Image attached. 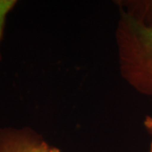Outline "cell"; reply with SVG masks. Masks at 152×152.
Here are the masks:
<instances>
[{
  "mask_svg": "<svg viewBox=\"0 0 152 152\" xmlns=\"http://www.w3.org/2000/svg\"><path fill=\"white\" fill-rule=\"evenodd\" d=\"M117 42L123 77L138 92L152 96V26L124 12Z\"/></svg>",
  "mask_w": 152,
  "mask_h": 152,
  "instance_id": "cell-1",
  "label": "cell"
},
{
  "mask_svg": "<svg viewBox=\"0 0 152 152\" xmlns=\"http://www.w3.org/2000/svg\"><path fill=\"white\" fill-rule=\"evenodd\" d=\"M26 140L12 139L0 143V152H22Z\"/></svg>",
  "mask_w": 152,
  "mask_h": 152,
  "instance_id": "cell-2",
  "label": "cell"
},
{
  "mask_svg": "<svg viewBox=\"0 0 152 152\" xmlns=\"http://www.w3.org/2000/svg\"><path fill=\"white\" fill-rule=\"evenodd\" d=\"M22 152H60L58 149L44 142H31L26 140Z\"/></svg>",
  "mask_w": 152,
  "mask_h": 152,
  "instance_id": "cell-3",
  "label": "cell"
},
{
  "mask_svg": "<svg viewBox=\"0 0 152 152\" xmlns=\"http://www.w3.org/2000/svg\"><path fill=\"white\" fill-rule=\"evenodd\" d=\"M15 4V1L10 0H0V41L2 37L3 29L4 26V22L8 13Z\"/></svg>",
  "mask_w": 152,
  "mask_h": 152,
  "instance_id": "cell-4",
  "label": "cell"
},
{
  "mask_svg": "<svg viewBox=\"0 0 152 152\" xmlns=\"http://www.w3.org/2000/svg\"><path fill=\"white\" fill-rule=\"evenodd\" d=\"M144 124L145 127L147 129V131L151 134L152 137V116H148L145 118V119L144 121ZM149 152H152V139L151 142V145H150V151Z\"/></svg>",
  "mask_w": 152,
  "mask_h": 152,
  "instance_id": "cell-5",
  "label": "cell"
}]
</instances>
